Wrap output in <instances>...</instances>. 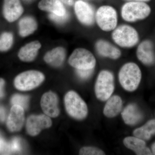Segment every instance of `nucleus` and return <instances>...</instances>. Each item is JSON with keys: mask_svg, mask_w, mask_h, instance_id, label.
Segmentation results:
<instances>
[{"mask_svg": "<svg viewBox=\"0 0 155 155\" xmlns=\"http://www.w3.org/2000/svg\"><path fill=\"white\" fill-rule=\"evenodd\" d=\"M121 86L126 91L132 92L137 89L141 79V70L137 64L129 62L121 67L119 72Z\"/></svg>", "mask_w": 155, "mask_h": 155, "instance_id": "f257e3e1", "label": "nucleus"}, {"mask_svg": "<svg viewBox=\"0 0 155 155\" xmlns=\"http://www.w3.org/2000/svg\"><path fill=\"white\" fill-rule=\"evenodd\" d=\"M151 8L143 2H132L125 3L121 8V16L127 22H135L149 16Z\"/></svg>", "mask_w": 155, "mask_h": 155, "instance_id": "f03ea898", "label": "nucleus"}, {"mask_svg": "<svg viewBox=\"0 0 155 155\" xmlns=\"http://www.w3.org/2000/svg\"><path fill=\"white\" fill-rule=\"evenodd\" d=\"M112 38L114 42L122 48H131L138 43L139 37L137 31L128 25H119L113 30Z\"/></svg>", "mask_w": 155, "mask_h": 155, "instance_id": "7ed1b4c3", "label": "nucleus"}, {"mask_svg": "<svg viewBox=\"0 0 155 155\" xmlns=\"http://www.w3.org/2000/svg\"><path fill=\"white\" fill-rule=\"evenodd\" d=\"M64 103L67 113L74 119L82 120L87 116V105L75 92L70 91L67 93L64 98Z\"/></svg>", "mask_w": 155, "mask_h": 155, "instance_id": "20e7f679", "label": "nucleus"}, {"mask_svg": "<svg viewBox=\"0 0 155 155\" xmlns=\"http://www.w3.org/2000/svg\"><path fill=\"white\" fill-rule=\"evenodd\" d=\"M114 77L113 73L104 70L99 73L95 84V93L97 99L105 101L111 97L114 90Z\"/></svg>", "mask_w": 155, "mask_h": 155, "instance_id": "39448f33", "label": "nucleus"}, {"mask_svg": "<svg viewBox=\"0 0 155 155\" xmlns=\"http://www.w3.org/2000/svg\"><path fill=\"white\" fill-rule=\"evenodd\" d=\"M118 20L117 11L112 6H101L95 14L97 25L102 30L106 32L112 31L116 28Z\"/></svg>", "mask_w": 155, "mask_h": 155, "instance_id": "423d86ee", "label": "nucleus"}, {"mask_svg": "<svg viewBox=\"0 0 155 155\" xmlns=\"http://www.w3.org/2000/svg\"><path fill=\"white\" fill-rule=\"evenodd\" d=\"M68 62L76 69L91 70L95 67L96 60L90 51L83 48H78L72 52Z\"/></svg>", "mask_w": 155, "mask_h": 155, "instance_id": "0eeeda50", "label": "nucleus"}, {"mask_svg": "<svg viewBox=\"0 0 155 155\" xmlns=\"http://www.w3.org/2000/svg\"><path fill=\"white\" fill-rule=\"evenodd\" d=\"M45 79V75L42 72L29 70L17 75L14 80V85L19 90L28 91L38 87Z\"/></svg>", "mask_w": 155, "mask_h": 155, "instance_id": "6e6552de", "label": "nucleus"}, {"mask_svg": "<svg viewBox=\"0 0 155 155\" xmlns=\"http://www.w3.org/2000/svg\"><path fill=\"white\" fill-rule=\"evenodd\" d=\"M74 5L75 15L78 21L86 26L93 25L95 21V14L92 7L81 0L76 1Z\"/></svg>", "mask_w": 155, "mask_h": 155, "instance_id": "1a4fd4ad", "label": "nucleus"}, {"mask_svg": "<svg viewBox=\"0 0 155 155\" xmlns=\"http://www.w3.org/2000/svg\"><path fill=\"white\" fill-rule=\"evenodd\" d=\"M52 125V121L46 115H31L26 122V130L30 135H37L43 129L48 128Z\"/></svg>", "mask_w": 155, "mask_h": 155, "instance_id": "9d476101", "label": "nucleus"}, {"mask_svg": "<svg viewBox=\"0 0 155 155\" xmlns=\"http://www.w3.org/2000/svg\"><path fill=\"white\" fill-rule=\"evenodd\" d=\"M24 12V9L20 0H4L3 14L8 22L17 20Z\"/></svg>", "mask_w": 155, "mask_h": 155, "instance_id": "9b49d317", "label": "nucleus"}, {"mask_svg": "<svg viewBox=\"0 0 155 155\" xmlns=\"http://www.w3.org/2000/svg\"><path fill=\"white\" fill-rule=\"evenodd\" d=\"M136 55L137 59L144 65L150 66L153 64L155 56L152 42L146 40L140 43L137 49Z\"/></svg>", "mask_w": 155, "mask_h": 155, "instance_id": "f8f14e48", "label": "nucleus"}, {"mask_svg": "<svg viewBox=\"0 0 155 155\" xmlns=\"http://www.w3.org/2000/svg\"><path fill=\"white\" fill-rule=\"evenodd\" d=\"M41 104L45 115L52 118L59 116L58 97L54 93L50 91L45 93L42 97Z\"/></svg>", "mask_w": 155, "mask_h": 155, "instance_id": "ddd939ff", "label": "nucleus"}, {"mask_svg": "<svg viewBox=\"0 0 155 155\" xmlns=\"http://www.w3.org/2000/svg\"><path fill=\"white\" fill-rule=\"evenodd\" d=\"M25 120L24 109L20 106L14 105L11 108L7 121V126L12 132L21 130Z\"/></svg>", "mask_w": 155, "mask_h": 155, "instance_id": "4468645a", "label": "nucleus"}, {"mask_svg": "<svg viewBox=\"0 0 155 155\" xmlns=\"http://www.w3.org/2000/svg\"><path fill=\"white\" fill-rule=\"evenodd\" d=\"M95 48L99 55L112 60H117L122 54L119 48L105 40L97 41L95 44Z\"/></svg>", "mask_w": 155, "mask_h": 155, "instance_id": "2eb2a0df", "label": "nucleus"}, {"mask_svg": "<svg viewBox=\"0 0 155 155\" xmlns=\"http://www.w3.org/2000/svg\"><path fill=\"white\" fill-rule=\"evenodd\" d=\"M41 47V44L38 41L30 42L20 49L18 57L23 62H31L36 58Z\"/></svg>", "mask_w": 155, "mask_h": 155, "instance_id": "dca6fc26", "label": "nucleus"}, {"mask_svg": "<svg viewBox=\"0 0 155 155\" xmlns=\"http://www.w3.org/2000/svg\"><path fill=\"white\" fill-rule=\"evenodd\" d=\"M125 147L133 151L137 155H152L149 149L147 147L143 140L136 137H127L123 140Z\"/></svg>", "mask_w": 155, "mask_h": 155, "instance_id": "f3484780", "label": "nucleus"}, {"mask_svg": "<svg viewBox=\"0 0 155 155\" xmlns=\"http://www.w3.org/2000/svg\"><path fill=\"white\" fill-rule=\"evenodd\" d=\"M38 8L41 11L58 16H64L67 14L64 4L60 0H41L38 4Z\"/></svg>", "mask_w": 155, "mask_h": 155, "instance_id": "a211bd4d", "label": "nucleus"}, {"mask_svg": "<svg viewBox=\"0 0 155 155\" xmlns=\"http://www.w3.org/2000/svg\"><path fill=\"white\" fill-rule=\"evenodd\" d=\"M122 116L125 124L134 125L137 124L142 119V114L137 106L131 104L125 107L122 113Z\"/></svg>", "mask_w": 155, "mask_h": 155, "instance_id": "6ab92c4d", "label": "nucleus"}, {"mask_svg": "<svg viewBox=\"0 0 155 155\" xmlns=\"http://www.w3.org/2000/svg\"><path fill=\"white\" fill-rule=\"evenodd\" d=\"M66 57V50L62 47H58L48 51L44 56V61L47 64L58 67L64 63Z\"/></svg>", "mask_w": 155, "mask_h": 155, "instance_id": "aec40b11", "label": "nucleus"}, {"mask_svg": "<svg viewBox=\"0 0 155 155\" xmlns=\"http://www.w3.org/2000/svg\"><path fill=\"white\" fill-rule=\"evenodd\" d=\"M122 107V99L118 95L110 97L104 109V115L109 118H114L119 115Z\"/></svg>", "mask_w": 155, "mask_h": 155, "instance_id": "412c9836", "label": "nucleus"}, {"mask_svg": "<svg viewBox=\"0 0 155 155\" xmlns=\"http://www.w3.org/2000/svg\"><path fill=\"white\" fill-rule=\"evenodd\" d=\"M37 28L36 20L30 16L23 17L19 21V34L22 37L29 36L33 33Z\"/></svg>", "mask_w": 155, "mask_h": 155, "instance_id": "4be33fe9", "label": "nucleus"}, {"mask_svg": "<svg viewBox=\"0 0 155 155\" xmlns=\"http://www.w3.org/2000/svg\"><path fill=\"white\" fill-rule=\"evenodd\" d=\"M155 134V119L150 120L142 127L137 128L134 131L136 137L143 140H148Z\"/></svg>", "mask_w": 155, "mask_h": 155, "instance_id": "5701e85b", "label": "nucleus"}, {"mask_svg": "<svg viewBox=\"0 0 155 155\" xmlns=\"http://www.w3.org/2000/svg\"><path fill=\"white\" fill-rule=\"evenodd\" d=\"M14 43V36L11 32H5L0 36V51H8Z\"/></svg>", "mask_w": 155, "mask_h": 155, "instance_id": "b1692460", "label": "nucleus"}, {"mask_svg": "<svg viewBox=\"0 0 155 155\" xmlns=\"http://www.w3.org/2000/svg\"><path fill=\"white\" fill-rule=\"evenodd\" d=\"M29 99V97L27 96L15 94L12 98L11 103L13 105H17L26 109L28 107Z\"/></svg>", "mask_w": 155, "mask_h": 155, "instance_id": "393cba45", "label": "nucleus"}, {"mask_svg": "<svg viewBox=\"0 0 155 155\" xmlns=\"http://www.w3.org/2000/svg\"><path fill=\"white\" fill-rule=\"evenodd\" d=\"M79 154L81 155H104L105 153L100 149L93 147H85L81 149Z\"/></svg>", "mask_w": 155, "mask_h": 155, "instance_id": "a878e982", "label": "nucleus"}, {"mask_svg": "<svg viewBox=\"0 0 155 155\" xmlns=\"http://www.w3.org/2000/svg\"><path fill=\"white\" fill-rule=\"evenodd\" d=\"M12 152L10 143H8L5 140L0 137V154H10Z\"/></svg>", "mask_w": 155, "mask_h": 155, "instance_id": "bb28decb", "label": "nucleus"}, {"mask_svg": "<svg viewBox=\"0 0 155 155\" xmlns=\"http://www.w3.org/2000/svg\"><path fill=\"white\" fill-rule=\"evenodd\" d=\"M10 145L12 152H17L21 150V142L20 139L17 137H15L12 140Z\"/></svg>", "mask_w": 155, "mask_h": 155, "instance_id": "cd10ccee", "label": "nucleus"}, {"mask_svg": "<svg viewBox=\"0 0 155 155\" xmlns=\"http://www.w3.org/2000/svg\"><path fill=\"white\" fill-rule=\"evenodd\" d=\"M93 70H80L77 69V75L82 79H87L90 77L92 73Z\"/></svg>", "mask_w": 155, "mask_h": 155, "instance_id": "c85d7f7f", "label": "nucleus"}, {"mask_svg": "<svg viewBox=\"0 0 155 155\" xmlns=\"http://www.w3.org/2000/svg\"><path fill=\"white\" fill-rule=\"evenodd\" d=\"M49 17L50 19L53 21H54V22L58 23H62L65 22L66 19H67L68 15H67V14H66L65 16H60L55 15L54 14H51Z\"/></svg>", "mask_w": 155, "mask_h": 155, "instance_id": "c756f323", "label": "nucleus"}, {"mask_svg": "<svg viewBox=\"0 0 155 155\" xmlns=\"http://www.w3.org/2000/svg\"><path fill=\"white\" fill-rule=\"evenodd\" d=\"M5 81L2 78H0V98L4 96V87L5 85Z\"/></svg>", "mask_w": 155, "mask_h": 155, "instance_id": "7c9ffc66", "label": "nucleus"}, {"mask_svg": "<svg viewBox=\"0 0 155 155\" xmlns=\"http://www.w3.org/2000/svg\"><path fill=\"white\" fill-rule=\"evenodd\" d=\"M5 111L2 107L0 106V121L3 122L5 119Z\"/></svg>", "mask_w": 155, "mask_h": 155, "instance_id": "2f4dec72", "label": "nucleus"}, {"mask_svg": "<svg viewBox=\"0 0 155 155\" xmlns=\"http://www.w3.org/2000/svg\"><path fill=\"white\" fill-rule=\"evenodd\" d=\"M64 5L72 6L75 4V0H60Z\"/></svg>", "mask_w": 155, "mask_h": 155, "instance_id": "473e14b6", "label": "nucleus"}, {"mask_svg": "<svg viewBox=\"0 0 155 155\" xmlns=\"http://www.w3.org/2000/svg\"><path fill=\"white\" fill-rule=\"evenodd\" d=\"M128 1H133V2H149L150 0H128Z\"/></svg>", "mask_w": 155, "mask_h": 155, "instance_id": "72a5a7b5", "label": "nucleus"}, {"mask_svg": "<svg viewBox=\"0 0 155 155\" xmlns=\"http://www.w3.org/2000/svg\"><path fill=\"white\" fill-rule=\"evenodd\" d=\"M152 150L153 154L155 155V143L153 144Z\"/></svg>", "mask_w": 155, "mask_h": 155, "instance_id": "f704fd0d", "label": "nucleus"}]
</instances>
